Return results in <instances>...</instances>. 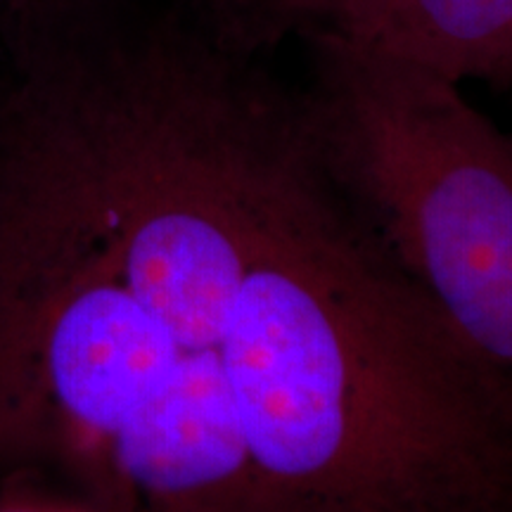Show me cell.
<instances>
[{
	"label": "cell",
	"mask_w": 512,
	"mask_h": 512,
	"mask_svg": "<svg viewBox=\"0 0 512 512\" xmlns=\"http://www.w3.org/2000/svg\"><path fill=\"white\" fill-rule=\"evenodd\" d=\"M332 174L463 342L512 382V133L441 76L306 29Z\"/></svg>",
	"instance_id": "obj_1"
},
{
	"label": "cell",
	"mask_w": 512,
	"mask_h": 512,
	"mask_svg": "<svg viewBox=\"0 0 512 512\" xmlns=\"http://www.w3.org/2000/svg\"><path fill=\"white\" fill-rule=\"evenodd\" d=\"M309 29L463 86L512 88V0H323Z\"/></svg>",
	"instance_id": "obj_2"
},
{
	"label": "cell",
	"mask_w": 512,
	"mask_h": 512,
	"mask_svg": "<svg viewBox=\"0 0 512 512\" xmlns=\"http://www.w3.org/2000/svg\"><path fill=\"white\" fill-rule=\"evenodd\" d=\"M323 0H188L190 12L219 41L261 55L316 22Z\"/></svg>",
	"instance_id": "obj_3"
},
{
	"label": "cell",
	"mask_w": 512,
	"mask_h": 512,
	"mask_svg": "<svg viewBox=\"0 0 512 512\" xmlns=\"http://www.w3.org/2000/svg\"><path fill=\"white\" fill-rule=\"evenodd\" d=\"M0 512H114L74 491L43 479H10L0 484Z\"/></svg>",
	"instance_id": "obj_4"
},
{
	"label": "cell",
	"mask_w": 512,
	"mask_h": 512,
	"mask_svg": "<svg viewBox=\"0 0 512 512\" xmlns=\"http://www.w3.org/2000/svg\"><path fill=\"white\" fill-rule=\"evenodd\" d=\"M494 512H512V501H508L505 505H501V508L494 510Z\"/></svg>",
	"instance_id": "obj_5"
},
{
	"label": "cell",
	"mask_w": 512,
	"mask_h": 512,
	"mask_svg": "<svg viewBox=\"0 0 512 512\" xmlns=\"http://www.w3.org/2000/svg\"><path fill=\"white\" fill-rule=\"evenodd\" d=\"M510 91H512V88H510Z\"/></svg>",
	"instance_id": "obj_6"
}]
</instances>
